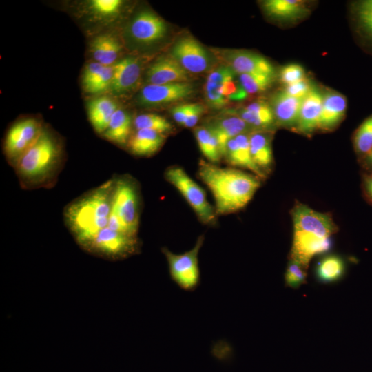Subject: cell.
I'll list each match as a JSON object with an SVG mask.
<instances>
[{
  "instance_id": "1",
  "label": "cell",
  "mask_w": 372,
  "mask_h": 372,
  "mask_svg": "<svg viewBox=\"0 0 372 372\" xmlns=\"http://www.w3.org/2000/svg\"><path fill=\"white\" fill-rule=\"evenodd\" d=\"M198 176L212 194L217 216L244 208L262 180L251 173L234 167H221L204 160L199 162Z\"/></svg>"
},
{
  "instance_id": "2",
  "label": "cell",
  "mask_w": 372,
  "mask_h": 372,
  "mask_svg": "<svg viewBox=\"0 0 372 372\" xmlns=\"http://www.w3.org/2000/svg\"><path fill=\"white\" fill-rule=\"evenodd\" d=\"M291 214L293 229L291 259L308 267L314 256L331 248V236L338 227L330 214L317 211L298 201Z\"/></svg>"
},
{
  "instance_id": "3",
  "label": "cell",
  "mask_w": 372,
  "mask_h": 372,
  "mask_svg": "<svg viewBox=\"0 0 372 372\" xmlns=\"http://www.w3.org/2000/svg\"><path fill=\"white\" fill-rule=\"evenodd\" d=\"M114 187L107 183L69 207L67 218L80 241L88 243L107 226Z\"/></svg>"
},
{
  "instance_id": "4",
  "label": "cell",
  "mask_w": 372,
  "mask_h": 372,
  "mask_svg": "<svg viewBox=\"0 0 372 372\" xmlns=\"http://www.w3.org/2000/svg\"><path fill=\"white\" fill-rule=\"evenodd\" d=\"M165 179L183 196L198 219L205 225H214L217 214L208 201L205 190L180 167L172 166L165 172Z\"/></svg>"
},
{
  "instance_id": "5",
  "label": "cell",
  "mask_w": 372,
  "mask_h": 372,
  "mask_svg": "<svg viewBox=\"0 0 372 372\" xmlns=\"http://www.w3.org/2000/svg\"><path fill=\"white\" fill-rule=\"evenodd\" d=\"M203 242L204 236H199L192 249L179 254L172 252L166 247L162 248L171 279L185 291H192L200 283L198 254Z\"/></svg>"
},
{
  "instance_id": "6",
  "label": "cell",
  "mask_w": 372,
  "mask_h": 372,
  "mask_svg": "<svg viewBox=\"0 0 372 372\" xmlns=\"http://www.w3.org/2000/svg\"><path fill=\"white\" fill-rule=\"evenodd\" d=\"M57 156L56 142L46 131H42L36 142L17 161L19 172L25 178H40L51 169Z\"/></svg>"
},
{
  "instance_id": "7",
  "label": "cell",
  "mask_w": 372,
  "mask_h": 372,
  "mask_svg": "<svg viewBox=\"0 0 372 372\" xmlns=\"http://www.w3.org/2000/svg\"><path fill=\"white\" fill-rule=\"evenodd\" d=\"M111 211L121 220L129 234L136 237L138 226V196L135 187L130 181L121 180L115 184Z\"/></svg>"
},
{
  "instance_id": "8",
  "label": "cell",
  "mask_w": 372,
  "mask_h": 372,
  "mask_svg": "<svg viewBox=\"0 0 372 372\" xmlns=\"http://www.w3.org/2000/svg\"><path fill=\"white\" fill-rule=\"evenodd\" d=\"M194 92V85L189 82L148 84L140 91L137 101L143 106H160L187 99Z\"/></svg>"
},
{
  "instance_id": "9",
  "label": "cell",
  "mask_w": 372,
  "mask_h": 372,
  "mask_svg": "<svg viewBox=\"0 0 372 372\" xmlns=\"http://www.w3.org/2000/svg\"><path fill=\"white\" fill-rule=\"evenodd\" d=\"M40 123L34 118H26L15 123L8 130L5 141L8 156L17 161L36 142L42 132Z\"/></svg>"
},
{
  "instance_id": "10",
  "label": "cell",
  "mask_w": 372,
  "mask_h": 372,
  "mask_svg": "<svg viewBox=\"0 0 372 372\" xmlns=\"http://www.w3.org/2000/svg\"><path fill=\"white\" fill-rule=\"evenodd\" d=\"M171 56L188 72H203L211 63L206 50L190 36L181 37L174 43Z\"/></svg>"
},
{
  "instance_id": "11",
  "label": "cell",
  "mask_w": 372,
  "mask_h": 372,
  "mask_svg": "<svg viewBox=\"0 0 372 372\" xmlns=\"http://www.w3.org/2000/svg\"><path fill=\"white\" fill-rule=\"evenodd\" d=\"M167 32L164 21L155 13L144 10L139 12L131 22L130 33L136 41L149 44L163 39Z\"/></svg>"
},
{
  "instance_id": "12",
  "label": "cell",
  "mask_w": 372,
  "mask_h": 372,
  "mask_svg": "<svg viewBox=\"0 0 372 372\" xmlns=\"http://www.w3.org/2000/svg\"><path fill=\"white\" fill-rule=\"evenodd\" d=\"M87 244L99 251L116 256L130 254L137 247L136 237L107 227L101 229Z\"/></svg>"
},
{
  "instance_id": "13",
  "label": "cell",
  "mask_w": 372,
  "mask_h": 372,
  "mask_svg": "<svg viewBox=\"0 0 372 372\" xmlns=\"http://www.w3.org/2000/svg\"><path fill=\"white\" fill-rule=\"evenodd\" d=\"M249 134H240L229 141L223 157L230 165L247 169L264 180L267 175L256 165L251 157Z\"/></svg>"
},
{
  "instance_id": "14",
  "label": "cell",
  "mask_w": 372,
  "mask_h": 372,
  "mask_svg": "<svg viewBox=\"0 0 372 372\" xmlns=\"http://www.w3.org/2000/svg\"><path fill=\"white\" fill-rule=\"evenodd\" d=\"M229 66L237 74H265L274 76L272 64L265 57L257 54L234 50L228 52L225 56Z\"/></svg>"
},
{
  "instance_id": "15",
  "label": "cell",
  "mask_w": 372,
  "mask_h": 372,
  "mask_svg": "<svg viewBox=\"0 0 372 372\" xmlns=\"http://www.w3.org/2000/svg\"><path fill=\"white\" fill-rule=\"evenodd\" d=\"M147 82L152 85H164L188 82L189 72L171 55L157 59L148 68Z\"/></svg>"
},
{
  "instance_id": "16",
  "label": "cell",
  "mask_w": 372,
  "mask_h": 372,
  "mask_svg": "<svg viewBox=\"0 0 372 372\" xmlns=\"http://www.w3.org/2000/svg\"><path fill=\"white\" fill-rule=\"evenodd\" d=\"M113 77L110 91L121 95L132 90L137 84L141 73V64L134 56L117 61L114 65Z\"/></svg>"
},
{
  "instance_id": "17",
  "label": "cell",
  "mask_w": 372,
  "mask_h": 372,
  "mask_svg": "<svg viewBox=\"0 0 372 372\" xmlns=\"http://www.w3.org/2000/svg\"><path fill=\"white\" fill-rule=\"evenodd\" d=\"M324 94L316 87L312 86L303 99L296 130L304 135H311L318 129Z\"/></svg>"
},
{
  "instance_id": "18",
  "label": "cell",
  "mask_w": 372,
  "mask_h": 372,
  "mask_svg": "<svg viewBox=\"0 0 372 372\" xmlns=\"http://www.w3.org/2000/svg\"><path fill=\"white\" fill-rule=\"evenodd\" d=\"M303 99L292 96L284 90L276 92L271 97V107L278 124L295 130Z\"/></svg>"
},
{
  "instance_id": "19",
  "label": "cell",
  "mask_w": 372,
  "mask_h": 372,
  "mask_svg": "<svg viewBox=\"0 0 372 372\" xmlns=\"http://www.w3.org/2000/svg\"><path fill=\"white\" fill-rule=\"evenodd\" d=\"M345 96L335 91H328L323 95L318 129L330 131L343 119L347 110Z\"/></svg>"
},
{
  "instance_id": "20",
  "label": "cell",
  "mask_w": 372,
  "mask_h": 372,
  "mask_svg": "<svg viewBox=\"0 0 372 372\" xmlns=\"http://www.w3.org/2000/svg\"><path fill=\"white\" fill-rule=\"evenodd\" d=\"M236 72L229 66H220L211 71L207 77L204 93L207 104L212 108L225 106L229 100L222 94V87L229 79L235 78Z\"/></svg>"
},
{
  "instance_id": "21",
  "label": "cell",
  "mask_w": 372,
  "mask_h": 372,
  "mask_svg": "<svg viewBox=\"0 0 372 372\" xmlns=\"http://www.w3.org/2000/svg\"><path fill=\"white\" fill-rule=\"evenodd\" d=\"M113 77L112 65L96 61L87 63L82 75V85L85 92L100 94L110 90Z\"/></svg>"
},
{
  "instance_id": "22",
  "label": "cell",
  "mask_w": 372,
  "mask_h": 372,
  "mask_svg": "<svg viewBox=\"0 0 372 372\" xmlns=\"http://www.w3.org/2000/svg\"><path fill=\"white\" fill-rule=\"evenodd\" d=\"M249 137L253 161L267 176L272 170L273 164L272 134L267 130H255L249 133Z\"/></svg>"
},
{
  "instance_id": "23",
  "label": "cell",
  "mask_w": 372,
  "mask_h": 372,
  "mask_svg": "<svg viewBox=\"0 0 372 372\" xmlns=\"http://www.w3.org/2000/svg\"><path fill=\"white\" fill-rule=\"evenodd\" d=\"M118 108L116 101L109 96H99L88 102V117L96 132L103 134L111 118Z\"/></svg>"
},
{
  "instance_id": "24",
  "label": "cell",
  "mask_w": 372,
  "mask_h": 372,
  "mask_svg": "<svg viewBox=\"0 0 372 372\" xmlns=\"http://www.w3.org/2000/svg\"><path fill=\"white\" fill-rule=\"evenodd\" d=\"M207 127L215 135L218 141L222 157L229 141L240 134L247 133L248 130L251 128L236 115L218 118Z\"/></svg>"
},
{
  "instance_id": "25",
  "label": "cell",
  "mask_w": 372,
  "mask_h": 372,
  "mask_svg": "<svg viewBox=\"0 0 372 372\" xmlns=\"http://www.w3.org/2000/svg\"><path fill=\"white\" fill-rule=\"evenodd\" d=\"M251 128L257 130H269L276 121L271 107L263 101H257L236 112Z\"/></svg>"
},
{
  "instance_id": "26",
  "label": "cell",
  "mask_w": 372,
  "mask_h": 372,
  "mask_svg": "<svg viewBox=\"0 0 372 372\" xmlns=\"http://www.w3.org/2000/svg\"><path fill=\"white\" fill-rule=\"evenodd\" d=\"M262 5L269 16L282 21L302 19L309 11L305 3L298 0H267Z\"/></svg>"
},
{
  "instance_id": "27",
  "label": "cell",
  "mask_w": 372,
  "mask_h": 372,
  "mask_svg": "<svg viewBox=\"0 0 372 372\" xmlns=\"http://www.w3.org/2000/svg\"><path fill=\"white\" fill-rule=\"evenodd\" d=\"M165 140V134L151 130H136L131 135L127 145L137 156H149L159 150Z\"/></svg>"
},
{
  "instance_id": "28",
  "label": "cell",
  "mask_w": 372,
  "mask_h": 372,
  "mask_svg": "<svg viewBox=\"0 0 372 372\" xmlns=\"http://www.w3.org/2000/svg\"><path fill=\"white\" fill-rule=\"evenodd\" d=\"M121 48L119 41L108 34L96 36L90 46L94 61L105 65H112L117 61Z\"/></svg>"
},
{
  "instance_id": "29",
  "label": "cell",
  "mask_w": 372,
  "mask_h": 372,
  "mask_svg": "<svg viewBox=\"0 0 372 372\" xmlns=\"http://www.w3.org/2000/svg\"><path fill=\"white\" fill-rule=\"evenodd\" d=\"M274 76L265 74H241L237 81L238 89L230 98V101H240L249 95L267 90L273 81Z\"/></svg>"
},
{
  "instance_id": "30",
  "label": "cell",
  "mask_w": 372,
  "mask_h": 372,
  "mask_svg": "<svg viewBox=\"0 0 372 372\" xmlns=\"http://www.w3.org/2000/svg\"><path fill=\"white\" fill-rule=\"evenodd\" d=\"M133 121L130 114L125 110L118 108L113 114L109 125L103 132L108 140L119 145L127 143Z\"/></svg>"
},
{
  "instance_id": "31",
  "label": "cell",
  "mask_w": 372,
  "mask_h": 372,
  "mask_svg": "<svg viewBox=\"0 0 372 372\" xmlns=\"http://www.w3.org/2000/svg\"><path fill=\"white\" fill-rule=\"evenodd\" d=\"M344 271L345 264L343 259L339 256L331 254L318 262L315 273L320 282L329 283L339 280Z\"/></svg>"
},
{
  "instance_id": "32",
  "label": "cell",
  "mask_w": 372,
  "mask_h": 372,
  "mask_svg": "<svg viewBox=\"0 0 372 372\" xmlns=\"http://www.w3.org/2000/svg\"><path fill=\"white\" fill-rule=\"evenodd\" d=\"M194 134L203 156L208 162L217 164L223 157L215 135L207 127L204 126L196 127Z\"/></svg>"
},
{
  "instance_id": "33",
  "label": "cell",
  "mask_w": 372,
  "mask_h": 372,
  "mask_svg": "<svg viewBox=\"0 0 372 372\" xmlns=\"http://www.w3.org/2000/svg\"><path fill=\"white\" fill-rule=\"evenodd\" d=\"M123 4L121 0H91L87 2L86 8L93 19L108 21L119 14Z\"/></svg>"
},
{
  "instance_id": "34",
  "label": "cell",
  "mask_w": 372,
  "mask_h": 372,
  "mask_svg": "<svg viewBox=\"0 0 372 372\" xmlns=\"http://www.w3.org/2000/svg\"><path fill=\"white\" fill-rule=\"evenodd\" d=\"M353 146L360 161L372 150V115L366 118L355 132Z\"/></svg>"
},
{
  "instance_id": "35",
  "label": "cell",
  "mask_w": 372,
  "mask_h": 372,
  "mask_svg": "<svg viewBox=\"0 0 372 372\" xmlns=\"http://www.w3.org/2000/svg\"><path fill=\"white\" fill-rule=\"evenodd\" d=\"M133 125L136 130H151L163 134L173 130L172 125L165 118L156 114H141L134 118Z\"/></svg>"
},
{
  "instance_id": "36",
  "label": "cell",
  "mask_w": 372,
  "mask_h": 372,
  "mask_svg": "<svg viewBox=\"0 0 372 372\" xmlns=\"http://www.w3.org/2000/svg\"><path fill=\"white\" fill-rule=\"evenodd\" d=\"M307 269V267L298 261L291 259L285 273L287 285L293 288H297L302 285L306 280Z\"/></svg>"
},
{
  "instance_id": "37",
  "label": "cell",
  "mask_w": 372,
  "mask_h": 372,
  "mask_svg": "<svg viewBox=\"0 0 372 372\" xmlns=\"http://www.w3.org/2000/svg\"><path fill=\"white\" fill-rule=\"evenodd\" d=\"M358 22L371 38H372V0L359 2L355 8Z\"/></svg>"
},
{
  "instance_id": "38",
  "label": "cell",
  "mask_w": 372,
  "mask_h": 372,
  "mask_svg": "<svg viewBox=\"0 0 372 372\" xmlns=\"http://www.w3.org/2000/svg\"><path fill=\"white\" fill-rule=\"evenodd\" d=\"M305 79L304 68L299 64L290 63L285 65L280 72V79L288 86Z\"/></svg>"
},
{
  "instance_id": "39",
  "label": "cell",
  "mask_w": 372,
  "mask_h": 372,
  "mask_svg": "<svg viewBox=\"0 0 372 372\" xmlns=\"http://www.w3.org/2000/svg\"><path fill=\"white\" fill-rule=\"evenodd\" d=\"M313 85H311L306 79L297 83L286 86L284 90L289 95L303 99L309 92Z\"/></svg>"
},
{
  "instance_id": "40",
  "label": "cell",
  "mask_w": 372,
  "mask_h": 372,
  "mask_svg": "<svg viewBox=\"0 0 372 372\" xmlns=\"http://www.w3.org/2000/svg\"><path fill=\"white\" fill-rule=\"evenodd\" d=\"M205 112V107L200 103H191L183 126L193 127L198 122L200 116Z\"/></svg>"
},
{
  "instance_id": "41",
  "label": "cell",
  "mask_w": 372,
  "mask_h": 372,
  "mask_svg": "<svg viewBox=\"0 0 372 372\" xmlns=\"http://www.w3.org/2000/svg\"><path fill=\"white\" fill-rule=\"evenodd\" d=\"M189 105V104H180L172 108V116L178 124L183 125L188 112Z\"/></svg>"
},
{
  "instance_id": "42",
  "label": "cell",
  "mask_w": 372,
  "mask_h": 372,
  "mask_svg": "<svg viewBox=\"0 0 372 372\" xmlns=\"http://www.w3.org/2000/svg\"><path fill=\"white\" fill-rule=\"evenodd\" d=\"M362 190L368 200L372 203V173H366L362 179Z\"/></svg>"
},
{
  "instance_id": "43",
  "label": "cell",
  "mask_w": 372,
  "mask_h": 372,
  "mask_svg": "<svg viewBox=\"0 0 372 372\" xmlns=\"http://www.w3.org/2000/svg\"><path fill=\"white\" fill-rule=\"evenodd\" d=\"M360 161L368 173H372V150Z\"/></svg>"
}]
</instances>
